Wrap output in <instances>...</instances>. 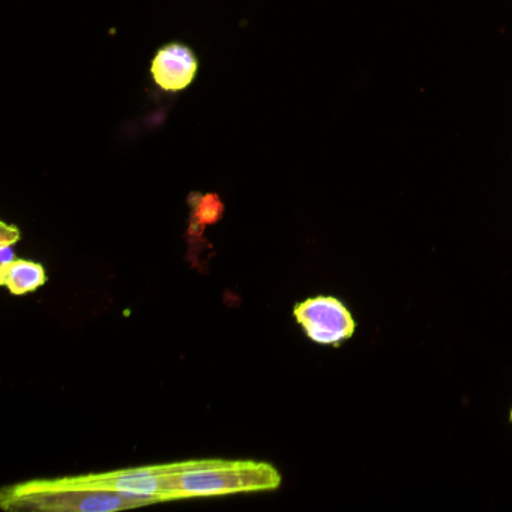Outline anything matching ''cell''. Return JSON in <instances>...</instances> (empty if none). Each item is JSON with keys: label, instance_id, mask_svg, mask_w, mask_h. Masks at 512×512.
Masks as SVG:
<instances>
[{"label": "cell", "instance_id": "cell-1", "mask_svg": "<svg viewBox=\"0 0 512 512\" xmlns=\"http://www.w3.org/2000/svg\"><path fill=\"white\" fill-rule=\"evenodd\" d=\"M154 503L143 497L125 496L112 491L91 490L77 484L71 476L37 479L5 488L0 505L10 511L112 512L139 508Z\"/></svg>", "mask_w": 512, "mask_h": 512}, {"label": "cell", "instance_id": "cell-2", "mask_svg": "<svg viewBox=\"0 0 512 512\" xmlns=\"http://www.w3.org/2000/svg\"><path fill=\"white\" fill-rule=\"evenodd\" d=\"M280 485L281 475L274 466L250 460H209L206 466L169 476L178 500L277 490Z\"/></svg>", "mask_w": 512, "mask_h": 512}, {"label": "cell", "instance_id": "cell-3", "mask_svg": "<svg viewBox=\"0 0 512 512\" xmlns=\"http://www.w3.org/2000/svg\"><path fill=\"white\" fill-rule=\"evenodd\" d=\"M209 460H188L160 466L137 467V469L113 470V472L89 473L71 476L77 484L91 490L112 491L125 496L143 497L154 503L178 500L169 487L172 473L187 472L206 466Z\"/></svg>", "mask_w": 512, "mask_h": 512}, {"label": "cell", "instance_id": "cell-4", "mask_svg": "<svg viewBox=\"0 0 512 512\" xmlns=\"http://www.w3.org/2000/svg\"><path fill=\"white\" fill-rule=\"evenodd\" d=\"M296 322L307 337L320 346H340L356 331V322L349 308L335 296H314L293 308Z\"/></svg>", "mask_w": 512, "mask_h": 512}, {"label": "cell", "instance_id": "cell-5", "mask_svg": "<svg viewBox=\"0 0 512 512\" xmlns=\"http://www.w3.org/2000/svg\"><path fill=\"white\" fill-rule=\"evenodd\" d=\"M196 55L190 47L173 43L158 50L152 61L151 74L163 91L178 92L187 89L196 79Z\"/></svg>", "mask_w": 512, "mask_h": 512}, {"label": "cell", "instance_id": "cell-6", "mask_svg": "<svg viewBox=\"0 0 512 512\" xmlns=\"http://www.w3.org/2000/svg\"><path fill=\"white\" fill-rule=\"evenodd\" d=\"M46 281L44 266L31 260L16 259L7 268H0V284L16 296L35 292L43 287Z\"/></svg>", "mask_w": 512, "mask_h": 512}, {"label": "cell", "instance_id": "cell-7", "mask_svg": "<svg viewBox=\"0 0 512 512\" xmlns=\"http://www.w3.org/2000/svg\"><path fill=\"white\" fill-rule=\"evenodd\" d=\"M223 203L215 194L199 197V202L194 203V220L200 224L215 223L223 215Z\"/></svg>", "mask_w": 512, "mask_h": 512}, {"label": "cell", "instance_id": "cell-8", "mask_svg": "<svg viewBox=\"0 0 512 512\" xmlns=\"http://www.w3.org/2000/svg\"><path fill=\"white\" fill-rule=\"evenodd\" d=\"M20 230L11 224L0 223V245H14L20 239Z\"/></svg>", "mask_w": 512, "mask_h": 512}, {"label": "cell", "instance_id": "cell-9", "mask_svg": "<svg viewBox=\"0 0 512 512\" xmlns=\"http://www.w3.org/2000/svg\"><path fill=\"white\" fill-rule=\"evenodd\" d=\"M13 247L14 245H0V268H7L17 259Z\"/></svg>", "mask_w": 512, "mask_h": 512}, {"label": "cell", "instance_id": "cell-10", "mask_svg": "<svg viewBox=\"0 0 512 512\" xmlns=\"http://www.w3.org/2000/svg\"><path fill=\"white\" fill-rule=\"evenodd\" d=\"M509 418H511V422H512V409H511V413H509Z\"/></svg>", "mask_w": 512, "mask_h": 512}]
</instances>
